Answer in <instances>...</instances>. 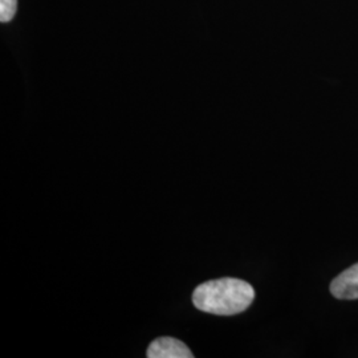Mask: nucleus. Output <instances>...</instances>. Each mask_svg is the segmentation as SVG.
<instances>
[{
	"label": "nucleus",
	"instance_id": "3",
	"mask_svg": "<svg viewBox=\"0 0 358 358\" xmlns=\"http://www.w3.org/2000/svg\"><path fill=\"white\" fill-rule=\"evenodd\" d=\"M331 292L338 300H358V263L333 280Z\"/></svg>",
	"mask_w": 358,
	"mask_h": 358
},
{
	"label": "nucleus",
	"instance_id": "1",
	"mask_svg": "<svg viewBox=\"0 0 358 358\" xmlns=\"http://www.w3.org/2000/svg\"><path fill=\"white\" fill-rule=\"evenodd\" d=\"M254 299L255 291L252 285L234 278L203 282L192 294L194 307L219 316L242 313L252 304Z\"/></svg>",
	"mask_w": 358,
	"mask_h": 358
},
{
	"label": "nucleus",
	"instance_id": "4",
	"mask_svg": "<svg viewBox=\"0 0 358 358\" xmlns=\"http://www.w3.org/2000/svg\"><path fill=\"white\" fill-rule=\"evenodd\" d=\"M17 10V0H0V22L8 23Z\"/></svg>",
	"mask_w": 358,
	"mask_h": 358
},
{
	"label": "nucleus",
	"instance_id": "2",
	"mask_svg": "<svg viewBox=\"0 0 358 358\" xmlns=\"http://www.w3.org/2000/svg\"><path fill=\"white\" fill-rule=\"evenodd\" d=\"M149 358H192L189 346L173 337H161L154 340L148 348Z\"/></svg>",
	"mask_w": 358,
	"mask_h": 358
}]
</instances>
